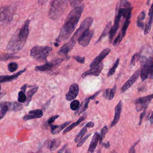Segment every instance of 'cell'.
I'll use <instances>...</instances> for the list:
<instances>
[{"label": "cell", "mask_w": 153, "mask_h": 153, "mask_svg": "<svg viewBox=\"0 0 153 153\" xmlns=\"http://www.w3.org/2000/svg\"><path fill=\"white\" fill-rule=\"evenodd\" d=\"M94 31L93 30H86L78 39V43L83 47H86L90 43L91 39L93 35Z\"/></svg>", "instance_id": "8fae6325"}, {"label": "cell", "mask_w": 153, "mask_h": 153, "mask_svg": "<svg viewBox=\"0 0 153 153\" xmlns=\"http://www.w3.org/2000/svg\"><path fill=\"white\" fill-rule=\"evenodd\" d=\"M139 140H138L137 142H136L134 145H133L130 147V149H129L128 153H135V146L139 143Z\"/></svg>", "instance_id": "bcb514c9"}, {"label": "cell", "mask_w": 153, "mask_h": 153, "mask_svg": "<svg viewBox=\"0 0 153 153\" xmlns=\"http://www.w3.org/2000/svg\"><path fill=\"white\" fill-rule=\"evenodd\" d=\"M82 2V1H78V0H73L70 1V4L71 7H76L80 5V4Z\"/></svg>", "instance_id": "60d3db41"}, {"label": "cell", "mask_w": 153, "mask_h": 153, "mask_svg": "<svg viewBox=\"0 0 153 153\" xmlns=\"http://www.w3.org/2000/svg\"><path fill=\"white\" fill-rule=\"evenodd\" d=\"M85 126L87 127V128H88V127L91 128V127H94V124L93 122H88V123H87L85 124Z\"/></svg>", "instance_id": "c3c4849f"}, {"label": "cell", "mask_w": 153, "mask_h": 153, "mask_svg": "<svg viewBox=\"0 0 153 153\" xmlns=\"http://www.w3.org/2000/svg\"><path fill=\"white\" fill-rule=\"evenodd\" d=\"M111 22H109L106 24V25L105 27L104 28V29H103V30L102 34H101L100 36H99V38L96 41V44H97V43H98L99 42H100V41L103 39V38H104V37L106 36L108 33H109L110 30H111Z\"/></svg>", "instance_id": "4316f807"}, {"label": "cell", "mask_w": 153, "mask_h": 153, "mask_svg": "<svg viewBox=\"0 0 153 153\" xmlns=\"http://www.w3.org/2000/svg\"><path fill=\"white\" fill-rule=\"evenodd\" d=\"M116 89H117L116 85H114L112 88L106 89V90L103 94V96L108 100H112L114 98V94L116 91Z\"/></svg>", "instance_id": "484cf974"}, {"label": "cell", "mask_w": 153, "mask_h": 153, "mask_svg": "<svg viewBox=\"0 0 153 153\" xmlns=\"http://www.w3.org/2000/svg\"><path fill=\"white\" fill-rule=\"evenodd\" d=\"M1 85H0V100L4 96V95H5V93H2L1 92Z\"/></svg>", "instance_id": "f5cc1de1"}, {"label": "cell", "mask_w": 153, "mask_h": 153, "mask_svg": "<svg viewBox=\"0 0 153 153\" xmlns=\"http://www.w3.org/2000/svg\"><path fill=\"white\" fill-rule=\"evenodd\" d=\"M93 22V19L91 17H88L85 18L81 23L79 28L75 31L73 36L69 41L72 42L75 45L76 41L78 40L79 37L87 30L90 29V26H91Z\"/></svg>", "instance_id": "52a82bcc"}, {"label": "cell", "mask_w": 153, "mask_h": 153, "mask_svg": "<svg viewBox=\"0 0 153 153\" xmlns=\"http://www.w3.org/2000/svg\"><path fill=\"white\" fill-rule=\"evenodd\" d=\"M75 44L71 42V41H69L68 42L65 44L58 51V54L62 55V56H66L68 53L72 49V48L74 47Z\"/></svg>", "instance_id": "ffe728a7"}, {"label": "cell", "mask_w": 153, "mask_h": 153, "mask_svg": "<svg viewBox=\"0 0 153 153\" xmlns=\"http://www.w3.org/2000/svg\"><path fill=\"white\" fill-rule=\"evenodd\" d=\"M152 99H153V94H151L146 96L139 97L137 99H136L135 101L136 111H140L143 109H144L145 108H146Z\"/></svg>", "instance_id": "9c48e42d"}, {"label": "cell", "mask_w": 153, "mask_h": 153, "mask_svg": "<svg viewBox=\"0 0 153 153\" xmlns=\"http://www.w3.org/2000/svg\"><path fill=\"white\" fill-rule=\"evenodd\" d=\"M74 59L76 60V62H78L79 63H84L85 62V57H80L78 56H75L73 57Z\"/></svg>", "instance_id": "b9f144b4"}, {"label": "cell", "mask_w": 153, "mask_h": 153, "mask_svg": "<svg viewBox=\"0 0 153 153\" xmlns=\"http://www.w3.org/2000/svg\"><path fill=\"white\" fill-rule=\"evenodd\" d=\"M20 56H15L14 54H4L2 55H0V62H4L10 59H19Z\"/></svg>", "instance_id": "f546056e"}, {"label": "cell", "mask_w": 153, "mask_h": 153, "mask_svg": "<svg viewBox=\"0 0 153 153\" xmlns=\"http://www.w3.org/2000/svg\"><path fill=\"white\" fill-rule=\"evenodd\" d=\"M121 17H122L121 14L119 12L116 11V15H115V20H114V23L113 26L111 28V30L109 32L110 42H112V39L114 38V36L115 35V34L118 29L119 25H120V22Z\"/></svg>", "instance_id": "5bb4252c"}, {"label": "cell", "mask_w": 153, "mask_h": 153, "mask_svg": "<svg viewBox=\"0 0 153 153\" xmlns=\"http://www.w3.org/2000/svg\"><path fill=\"white\" fill-rule=\"evenodd\" d=\"M16 12V8L11 5L0 7V25L7 26L11 23Z\"/></svg>", "instance_id": "5b68a950"}, {"label": "cell", "mask_w": 153, "mask_h": 153, "mask_svg": "<svg viewBox=\"0 0 153 153\" xmlns=\"http://www.w3.org/2000/svg\"><path fill=\"white\" fill-rule=\"evenodd\" d=\"M59 117V115H53V116L49 118V120H48V124H50V125H51V124H52L53 123H54V121H55L57 118H58Z\"/></svg>", "instance_id": "f6af8a7d"}, {"label": "cell", "mask_w": 153, "mask_h": 153, "mask_svg": "<svg viewBox=\"0 0 153 153\" xmlns=\"http://www.w3.org/2000/svg\"><path fill=\"white\" fill-rule=\"evenodd\" d=\"M71 121H66L60 125H50L51 127V133L53 134L59 133L63 128H65L68 124L71 123Z\"/></svg>", "instance_id": "7402d4cb"}, {"label": "cell", "mask_w": 153, "mask_h": 153, "mask_svg": "<svg viewBox=\"0 0 153 153\" xmlns=\"http://www.w3.org/2000/svg\"><path fill=\"white\" fill-rule=\"evenodd\" d=\"M103 68V64L102 63H100L98 66H97L93 68H91L90 70H88V71L84 72L82 74L81 77L85 78V76H88V75L99 76L100 75Z\"/></svg>", "instance_id": "e0dca14e"}, {"label": "cell", "mask_w": 153, "mask_h": 153, "mask_svg": "<svg viewBox=\"0 0 153 153\" xmlns=\"http://www.w3.org/2000/svg\"><path fill=\"white\" fill-rule=\"evenodd\" d=\"M139 75H140V69H137L134 72V74L130 76V78L122 86L121 89V92L124 93L126 91H127V90H128L136 81V80L138 79L139 76Z\"/></svg>", "instance_id": "7c38bea8"}, {"label": "cell", "mask_w": 153, "mask_h": 153, "mask_svg": "<svg viewBox=\"0 0 153 153\" xmlns=\"http://www.w3.org/2000/svg\"><path fill=\"white\" fill-rule=\"evenodd\" d=\"M145 11H142L139 14L137 19V22H136L137 26L141 29H143L144 27L145 24L143 23V20H145Z\"/></svg>", "instance_id": "f1b7e54d"}, {"label": "cell", "mask_w": 153, "mask_h": 153, "mask_svg": "<svg viewBox=\"0 0 153 153\" xmlns=\"http://www.w3.org/2000/svg\"><path fill=\"white\" fill-rule=\"evenodd\" d=\"M50 102H51V99H50L48 102H46V103H45V104L43 105V106H44V108L45 109L47 107H48V105H49V104H50Z\"/></svg>", "instance_id": "816d5d0a"}, {"label": "cell", "mask_w": 153, "mask_h": 153, "mask_svg": "<svg viewBox=\"0 0 153 153\" xmlns=\"http://www.w3.org/2000/svg\"><path fill=\"white\" fill-rule=\"evenodd\" d=\"M90 135H91V133H90V134L86 135L84 138H82L81 140H80L79 141L78 143L77 144V147H80V146H81L83 145V143L85 142V140L87 139V138H88Z\"/></svg>", "instance_id": "7bdbcfd3"}, {"label": "cell", "mask_w": 153, "mask_h": 153, "mask_svg": "<svg viewBox=\"0 0 153 153\" xmlns=\"http://www.w3.org/2000/svg\"><path fill=\"white\" fill-rule=\"evenodd\" d=\"M62 61H63L62 59H57L51 62H46L44 65L36 66L35 68V70L36 71H40V72L51 71L57 68L61 64Z\"/></svg>", "instance_id": "ba28073f"}, {"label": "cell", "mask_w": 153, "mask_h": 153, "mask_svg": "<svg viewBox=\"0 0 153 153\" xmlns=\"http://www.w3.org/2000/svg\"><path fill=\"white\" fill-rule=\"evenodd\" d=\"M123 38L122 37L121 33H120L118 35L117 37L115 39V40H114V42H113V45H114V46H117V45H118L120 44V43L121 42V40L123 39Z\"/></svg>", "instance_id": "ab89813d"}, {"label": "cell", "mask_w": 153, "mask_h": 153, "mask_svg": "<svg viewBox=\"0 0 153 153\" xmlns=\"http://www.w3.org/2000/svg\"><path fill=\"white\" fill-rule=\"evenodd\" d=\"M99 140V134L98 133L96 132V133H94V134L91 139V142L90 143V146L88 149V153H93V152L94 151V150L97 146Z\"/></svg>", "instance_id": "44dd1931"}, {"label": "cell", "mask_w": 153, "mask_h": 153, "mask_svg": "<svg viewBox=\"0 0 153 153\" xmlns=\"http://www.w3.org/2000/svg\"><path fill=\"white\" fill-rule=\"evenodd\" d=\"M27 99L26 96L25 94V93H24L22 91H20L18 93V97H17V100L20 103H22L24 102H26Z\"/></svg>", "instance_id": "e575fe53"}, {"label": "cell", "mask_w": 153, "mask_h": 153, "mask_svg": "<svg viewBox=\"0 0 153 153\" xmlns=\"http://www.w3.org/2000/svg\"><path fill=\"white\" fill-rule=\"evenodd\" d=\"M43 116V112L41 109H35L30 111L27 114L23 117V120L25 121H28L32 119L39 118Z\"/></svg>", "instance_id": "2e32d148"}, {"label": "cell", "mask_w": 153, "mask_h": 153, "mask_svg": "<svg viewBox=\"0 0 153 153\" xmlns=\"http://www.w3.org/2000/svg\"><path fill=\"white\" fill-rule=\"evenodd\" d=\"M84 4L75 7L67 16L63 25L62 26L59 35L56 39L58 44L60 42L68 39L74 31L81 17L84 9Z\"/></svg>", "instance_id": "6da1fadb"}, {"label": "cell", "mask_w": 153, "mask_h": 153, "mask_svg": "<svg viewBox=\"0 0 153 153\" xmlns=\"http://www.w3.org/2000/svg\"><path fill=\"white\" fill-rule=\"evenodd\" d=\"M7 108L10 111H19L23 108L22 103L17 102H1L0 103V108Z\"/></svg>", "instance_id": "30bf717a"}, {"label": "cell", "mask_w": 153, "mask_h": 153, "mask_svg": "<svg viewBox=\"0 0 153 153\" xmlns=\"http://www.w3.org/2000/svg\"><path fill=\"white\" fill-rule=\"evenodd\" d=\"M87 127L86 126H85L80 131L76 134V136H75V139H74V141L75 142H79L81 139L82 137L84 136V135L87 132Z\"/></svg>", "instance_id": "1f68e13d"}, {"label": "cell", "mask_w": 153, "mask_h": 153, "mask_svg": "<svg viewBox=\"0 0 153 153\" xmlns=\"http://www.w3.org/2000/svg\"><path fill=\"white\" fill-rule=\"evenodd\" d=\"M90 97H88V98H86L81 103V105L79 106V109H78V112H77V114H80L81 113H82L83 112H84L88 108V103L90 102Z\"/></svg>", "instance_id": "83f0119b"}, {"label": "cell", "mask_w": 153, "mask_h": 153, "mask_svg": "<svg viewBox=\"0 0 153 153\" xmlns=\"http://www.w3.org/2000/svg\"><path fill=\"white\" fill-rule=\"evenodd\" d=\"M122 101L120 100L118 103L117 105V106H115V115H114V119L111 123V127H112L113 126H114L120 120V115H121V109H122Z\"/></svg>", "instance_id": "d6986e66"}, {"label": "cell", "mask_w": 153, "mask_h": 153, "mask_svg": "<svg viewBox=\"0 0 153 153\" xmlns=\"http://www.w3.org/2000/svg\"><path fill=\"white\" fill-rule=\"evenodd\" d=\"M1 111H0V120L3 118V117L5 116V115L6 114V113L8 111V109L7 108H1Z\"/></svg>", "instance_id": "ee69618b"}, {"label": "cell", "mask_w": 153, "mask_h": 153, "mask_svg": "<svg viewBox=\"0 0 153 153\" xmlns=\"http://www.w3.org/2000/svg\"><path fill=\"white\" fill-rule=\"evenodd\" d=\"M140 57V54L139 53H136L133 55V56L132 57V59L131 60V62H130V66H133L135 65L136 63L139 60Z\"/></svg>", "instance_id": "f35d334b"}, {"label": "cell", "mask_w": 153, "mask_h": 153, "mask_svg": "<svg viewBox=\"0 0 153 153\" xmlns=\"http://www.w3.org/2000/svg\"><path fill=\"white\" fill-rule=\"evenodd\" d=\"M66 146H67V145L66 144V145H65L57 153H63V152L64 151V150L65 149V148H66Z\"/></svg>", "instance_id": "681fc988"}, {"label": "cell", "mask_w": 153, "mask_h": 153, "mask_svg": "<svg viewBox=\"0 0 153 153\" xmlns=\"http://www.w3.org/2000/svg\"><path fill=\"white\" fill-rule=\"evenodd\" d=\"M108 128L107 127V126H104L102 130H101V131H100V133L99 134V142L101 143L102 141L103 140V139H104L106 133L108 132Z\"/></svg>", "instance_id": "74e56055"}, {"label": "cell", "mask_w": 153, "mask_h": 153, "mask_svg": "<svg viewBox=\"0 0 153 153\" xmlns=\"http://www.w3.org/2000/svg\"><path fill=\"white\" fill-rule=\"evenodd\" d=\"M30 20H26L23 25L17 29L8 42L6 50L9 54H14L22 49L27 39Z\"/></svg>", "instance_id": "7a4b0ae2"}, {"label": "cell", "mask_w": 153, "mask_h": 153, "mask_svg": "<svg viewBox=\"0 0 153 153\" xmlns=\"http://www.w3.org/2000/svg\"><path fill=\"white\" fill-rule=\"evenodd\" d=\"M146 109V108H145V109H143V111L140 114V121H139V126L141 124L142 121V120H143V117H144V116H145V115Z\"/></svg>", "instance_id": "7dc6e473"}, {"label": "cell", "mask_w": 153, "mask_h": 153, "mask_svg": "<svg viewBox=\"0 0 153 153\" xmlns=\"http://www.w3.org/2000/svg\"><path fill=\"white\" fill-rule=\"evenodd\" d=\"M52 51V48L48 46L36 45L30 51V55L37 60H46L47 56Z\"/></svg>", "instance_id": "8992f818"}, {"label": "cell", "mask_w": 153, "mask_h": 153, "mask_svg": "<svg viewBox=\"0 0 153 153\" xmlns=\"http://www.w3.org/2000/svg\"><path fill=\"white\" fill-rule=\"evenodd\" d=\"M26 69H24L23 70L20 71L19 72L11 75H2L0 76V84L2 82H9L13 81L16 79H17L20 75H22L23 73H24L26 71Z\"/></svg>", "instance_id": "ac0fdd59"}, {"label": "cell", "mask_w": 153, "mask_h": 153, "mask_svg": "<svg viewBox=\"0 0 153 153\" xmlns=\"http://www.w3.org/2000/svg\"><path fill=\"white\" fill-rule=\"evenodd\" d=\"M38 90V87H33L31 88H30L29 90V91L27 92V96H26L27 99L26 101V106H27L29 104L30 102L32 100L33 96L37 92Z\"/></svg>", "instance_id": "d4e9b609"}, {"label": "cell", "mask_w": 153, "mask_h": 153, "mask_svg": "<svg viewBox=\"0 0 153 153\" xmlns=\"http://www.w3.org/2000/svg\"><path fill=\"white\" fill-rule=\"evenodd\" d=\"M103 145L106 147V148H108L109 146V143L107 142L106 143H103Z\"/></svg>", "instance_id": "db71d44e"}, {"label": "cell", "mask_w": 153, "mask_h": 153, "mask_svg": "<svg viewBox=\"0 0 153 153\" xmlns=\"http://www.w3.org/2000/svg\"><path fill=\"white\" fill-rule=\"evenodd\" d=\"M130 18H131V17H128L127 19H126V21L124 22V25H123V26L122 27L121 30L120 32V33H121V35L123 38L125 36L126 30H127V28H128V27L129 26V24L130 23Z\"/></svg>", "instance_id": "4dcf8cb0"}, {"label": "cell", "mask_w": 153, "mask_h": 153, "mask_svg": "<svg viewBox=\"0 0 153 153\" xmlns=\"http://www.w3.org/2000/svg\"><path fill=\"white\" fill-rule=\"evenodd\" d=\"M141 68L140 75L141 79L144 81L146 79H153V57H147L145 56L140 57Z\"/></svg>", "instance_id": "3957f363"}, {"label": "cell", "mask_w": 153, "mask_h": 153, "mask_svg": "<svg viewBox=\"0 0 153 153\" xmlns=\"http://www.w3.org/2000/svg\"><path fill=\"white\" fill-rule=\"evenodd\" d=\"M68 1L60 0L53 1L51 3L48 16L52 20H57L60 18L65 11Z\"/></svg>", "instance_id": "277c9868"}, {"label": "cell", "mask_w": 153, "mask_h": 153, "mask_svg": "<svg viewBox=\"0 0 153 153\" xmlns=\"http://www.w3.org/2000/svg\"><path fill=\"white\" fill-rule=\"evenodd\" d=\"M149 20L148 23L146 25L145 29H144V33L146 35L148 33V32H149V30H150L152 24L153 23V3L151 6L149 11Z\"/></svg>", "instance_id": "603a6c76"}, {"label": "cell", "mask_w": 153, "mask_h": 153, "mask_svg": "<svg viewBox=\"0 0 153 153\" xmlns=\"http://www.w3.org/2000/svg\"><path fill=\"white\" fill-rule=\"evenodd\" d=\"M80 106V103L79 100H74L71 102L70 104V108L72 111H77Z\"/></svg>", "instance_id": "d590c367"}, {"label": "cell", "mask_w": 153, "mask_h": 153, "mask_svg": "<svg viewBox=\"0 0 153 153\" xmlns=\"http://www.w3.org/2000/svg\"><path fill=\"white\" fill-rule=\"evenodd\" d=\"M60 143V140L59 139H54L50 145V149L51 151H54L57 149Z\"/></svg>", "instance_id": "d6a6232c"}, {"label": "cell", "mask_w": 153, "mask_h": 153, "mask_svg": "<svg viewBox=\"0 0 153 153\" xmlns=\"http://www.w3.org/2000/svg\"><path fill=\"white\" fill-rule=\"evenodd\" d=\"M79 92V87L77 84H72L69 88V91L66 94V99L68 101H71L75 100L77 97Z\"/></svg>", "instance_id": "9a60e30c"}, {"label": "cell", "mask_w": 153, "mask_h": 153, "mask_svg": "<svg viewBox=\"0 0 153 153\" xmlns=\"http://www.w3.org/2000/svg\"><path fill=\"white\" fill-rule=\"evenodd\" d=\"M85 117H86V115H85L81 116L76 122H74V123H72L71 125H69L68 127H67L64 130V131H63V134H65V133H68V131H71L72 129H73L74 128H75V127H76L78 125H79V123H81L85 118Z\"/></svg>", "instance_id": "cb8c5ba5"}, {"label": "cell", "mask_w": 153, "mask_h": 153, "mask_svg": "<svg viewBox=\"0 0 153 153\" xmlns=\"http://www.w3.org/2000/svg\"><path fill=\"white\" fill-rule=\"evenodd\" d=\"M19 65L16 62H10L8 65V69L10 72H14L18 69Z\"/></svg>", "instance_id": "8d00e7d4"}, {"label": "cell", "mask_w": 153, "mask_h": 153, "mask_svg": "<svg viewBox=\"0 0 153 153\" xmlns=\"http://www.w3.org/2000/svg\"><path fill=\"white\" fill-rule=\"evenodd\" d=\"M110 52H111V50L108 48H106L104 49L103 51H102L100 53V54L92 61V62L90 65V69L98 66L101 63L102 60H103L105 58V57L109 54Z\"/></svg>", "instance_id": "4fadbf2b"}, {"label": "cell", "mask_w": 153, "mask_h": 153, "mask_svg": "<svg viewBox=\"0 0 153 153\" xmlns=\"http://www.w3.org/2000/svg\"><path fill=\"white\" fill-rule=\"evenodd\" d=\"M149 122H150L151 124H153V111H152V114H151V115L149 117Z\"/></svg>", "instance_id": "f907efd6"}, {"label": "cell", "mask_w": 153, "mask_h": 153, "mask_svg": "<svg viewBox=\"0 0 153 153\" xmlns=\"http://www.w3.org/2000/svg\"><path fill=\"white\" fill-rule=\"evenodd\" d=\"M119 62H120V59H117V60L115 61V62L114 63V64L113 65V66H112V68L109 69V72H108V73L107 74L108 76H110L112 75L115 73V70H116L117 68L118 67V66L119 65Z\"/></svg>", "instance_id": "836d02e7"}, {"label": "cell", "mask_w": 153, "mask_h": 153, "mask_svg": "<svg viewBox=\"0 0 153 153\" xmlns=\"http://www.w3.org/2000/svg\"><path fill=\"white\" fill-rule=\"evenodd\" d=\"M65 153H71V152H70V151H69V150H68H68H66V151Z\"/></svg>", "instance_id": "11a10c76"}]
</instances>
